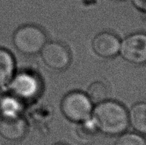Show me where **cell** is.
<instances>
[{
	"mask_svg": "<svg viewBox=\"0 0 146 145\" xmlns=\"http://www.w3.org/2000/svg\"><path fill=\"white\" fill-rule=\"evenodd\" d=\"M133 3L138 9L146 12V0H133Z\"/></svg>",
	"mask_w": 146,
	"mask_h": 145,
	"instance_id": "15",
	"label": "cell"
},
{
	"mask_svg": "<svg viewBox=\"0 0 146 145\" xmlns=\"http://www.w3.org/2000/svg\"><path fill=\"white\" fill-rule=\"evenodd\" d=\"M93 105L85 92L74 91L67 93L61 101V111L68 120L80 123L91 118Z\"/></svg>",
	"mask_w": 146,
	"mask_h": 145,
	"instance_id": "4",
	"label": "cell"
},
{
	"mask_svg": "<svg viewBox=\"0 0 146 145\" xmlns=\"http://www.w3.org/2000/svg\"><path fill=\"white\" fill-rule=\"evenodd\" d=\"M129 121L135 130L146 134V104L137 103L132 107Z\"/></svg>",
	"mask_w": 146,
	"mask_h": 145,
	"instance_id": "11",
	"label": "cell"
},
{
	"mask_svg": "<svg viewBox=\"0 0 146 145\" xmlns=\"http://www.w3.org/2000/svg\"><path fill=\"white\" fill-rule=\"evenodd\" d=\"M97 131L98 130L95 123L93 122L92 118L80 122L77 129V133L78 136L84 140L90 139L96 135Z\"/></svg>",
	"mask_w": 146,
	"mask_h": 145,
	"instance_id": "13",
	"label": "cell"
},
{
	"mask_svg": "<svg viewBox=\"0 0 146 145\" xmlns=\"http://www.w3.org/2000/svg\"><path fill=\"white\" fill-rule=\"evenodd\" d=\"M0 118H1V115H0Z\"/></svg>",
	"mask_w": 146,
	"mask_h": 145,
	"instance_id": "17",
	"label": "cell"
},
{
	"mask_svg": "<svg viewBox=\"0 0 146 145\" xmlns=\"http://www.w3.org/2000/svg\"><path fill=\"white\" fill-rule=\"evenodd\" d=\"M15 58L9 50L0 47V88L8 85L16 73Z\"/></svg>",
	"mask_w": 146,
	"mask_h": 145,
	"instance_id": "9",
	"label": "cell"
},
{
	"mask_svg": "<svg viewBox=\"0 0 146 145\" xmlns=\"http://www.w3.org/2000/svg\"><path fill=\"white\" fill-rule=\"evenodd\" d=\"M28 124L22 116L17 118H0V135L9 141H18L26 136Z\"/></svg>",
	"mask_w": 146,
	"mask_h": 145,
	"instance_id": "8",
	"label": "cell"
},
{
	"mask_svg": "<svg viewBox=\"0 0 146 145\" xmlns=\"http://www.w3.org/2000/svg\"><path fill=\"white\" fill-rule=\"evenodd\" d=\"M7 87L9 93L23 102L35 101L42 92V81L38 74L30 70L16 72Z\"/></svg>",
	"mask_w": 146,
	"mask_h": 145,
	"instance_id": "3",
	"label": "cell"
},
{
	"mask_svg": "<svg viewBox=\"0 0 146 145\" xmlns=\"http://www.w3.org/2000/svg\"><path fill=\"white\" fill-rule=\"evenodd\" d=\"M121 42L113 33L103 31L98 33L93 38L92 47L93 52L98 56L110 59L119 53Z\"/></svg>",
	"mask_w": 146,
	"mask_h": 145,
	"instance_id": "7",
	"label": "cell"
},
{
	"mask_svg": "<svg viewBox=\"0 0 146 145\" xmlns=\"http://www.w3.org/2000/svg\"><path fill=\"white\" fill-rule=\"evenodd\" d=\"M91 118L99 132L116 136L123 133L129 125L128 113L119 102L106 100L96 105Z\"/></svg>",
	"mask_w": 146,
	"mask_h": 145,
	"instance_id": "1",
	"label": "cell"
},
{
	"mask_svg": "<svg viewBox=\"0 0 146 145\" xmlns=\"http://www.w3.org/2000/svg\"><path fill=\"white\" fill-rule=\"evenodd\" d=\"M54 145H67V144H63V143H58V144H54Z\"/></svg>",
	"mask_w": 146,
	"mask_h": 145,
	"instance_id": "16",
	"label": "cell"
},
{
	"mask_svg": "<svg viewBox=\"0 0 146 145\" xmlns=\"http://www.w3.org/2000/svg\"><path fill=\"white\" fill-rule=\"evenodd\" d=\"M115 145H146V140L135 133H125L119 137Z\"/></svg>",
	"mask_w": 146,
	"mask_h": 145,
	"instance_id": "14",
	"label": "cell"
},
{
	"mask_svg": "<svg viewBox=\"0 0 146 145\" xmlns=\"http://www.w3.org/2000/svg\"><path fill=\"white\" fill-rule=\"evenodd\" d=\"M12 42L20 53L33 56L41 52L48 39L42 27L35 24H24L14 31Z\"/></svg>",
	"mask_w": 146,
	"mask_h": 145,
	"instance_id": "2",
	"label": "cell"
},
{
	"mask_svg": "<svg viewBox=\"0 0 146 145\" xmlns=\"http://www.w3.org/2000/svg\"><path fill=\"white\" fill-rule=\"evenodd\" d=\"M119 53L128 62L141 65L146 63V34L135 33L121 42Z\"/></svg>",
	"mask_w": 146,
	"mask_h": 145,
	"instance_id": "6",
	"label": "cell"
},
{
	"mask_svg": "<svg viewBox=\"0 0 146 145\" xmlns=\"http://www.w3.org/2000/svg\"><path fill=\"white\" fill-rule=\"evenodd\" d=\"M86 95L93 105H98L107 100L108 88L103 82L97 80L90 84L86 91Z\"/></svg>",
	"mask_w": 146,
	"mask_h": 145,
	"instance_id": "12",
	"label": "cell"
},
{
	"mask_svg": "<svg viewBox=\"0 0 146 145\" xmlns=\"http://www.w3.org/2000/svg\"><path fill=\"white\" fill-rule=\"evenodd\" d=\"M24 103L15 96L3 94L0 98V115L3 118H17L22 116L24 111Z\"/></svg>",
	"mask_w": 146,
	"mask_h": 145,
	"instance_id": "10",
	"label": "cell"
},
{
	"mask_svg": "<svg viewBox=\"0 0 146 145\" xmlns=\"http://www.w3.org/2000/svg\"><path fill=\"white\" fill-rule=\"evenodd\" d=\"M39 54L45 65L53 70H66L71 63V53L61 42H47Z\"/></svg>",
	"mask_w": 146,
	"mask_h": 145,
	"instance_id": "5",
	"label": "cell"
}]
</instances>
